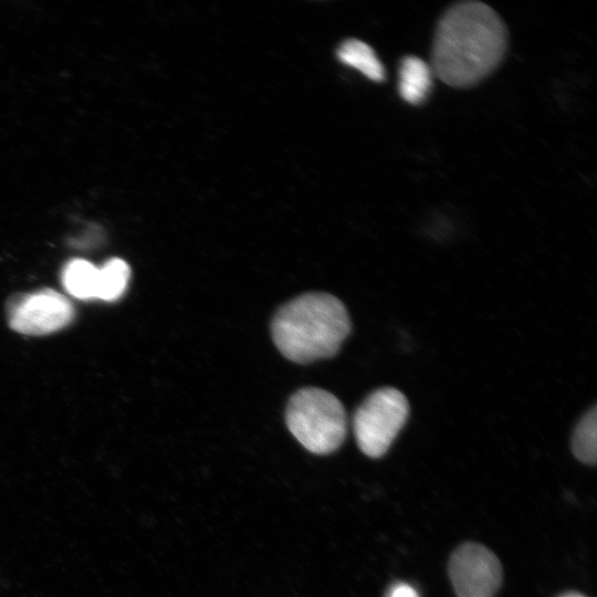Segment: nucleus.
<instances>
[{
	"instance_id": "obj_1",
	"label": "nucleus",
	"mask_w": 597,
	"mask_h": 597,
	"mask_svg": "<svg viewBox=\"0 0 597 597\" xmlns=\"http://www.w3.org/2000/svg\"><path fill=\"white\" fill-rule=\"evenodd\" d=\"M507 44L505 25L488 4L467 1L441 17L432 46L431 70L452 87H470L501 62Z\"/></svg>"
},
{
	"instance_id": "obj_2",
	"label": "nucleus",
	"mask_w": 597,
	"mask_h": 597,
	"mask_svg": "<svg viewBox=\"0 0 597 597\" xmlns=\"http://www.w3.org/2000/svg\"><path fill=\"white\" fill-rule=\"evenodd\" d=\"M272 338L287 359L306 364L334 356L350 332L345 305L327 293H307L274 315Z\"/></svg>"
},
{
	"instance_id": "obj_3",
	"label": "nucleus",
	"mask_w": 597,
	"mask_h": 597,
	"mask_svg": "<svg viewBox=\"0 0 597 597\" xmlns=\"http://www.w3.org/2000/svg\"><path fill=\"white\" fill-rule=\"evenodd\" d=\"M289 430L308 451L328 454L337 450L347 432L342 402L321 388H302L289 400L285 412Z\"/></svg>"
},
{
	"instance_id": "obj_4",
	"label": "nucleus",
	"mask_w": 597,
	"mask_h": 597,
	"mask_svg": "<svg viewBox=\"0 0 597 597\" xmlns=\"http://www.w3.org/2000/svg\"><path fill=\"white\" fill-rule=\"evenodd\" d=\"M409 415L405 395L386 387L371 392L357 408L353 428L359 449L369 458L383 457Z\"/></svg>"
},
{
	"instance_id": "obj_5",
	"label": "nucleus",
	"mask_w": 597,
	"mask_h": 597,
	"mask_svg": "<svg viewBox=\"0 0 597 597\" xmlns=\"http://www.w3.org/2000/svg\"><path fill=\"white\" fill-rule=\"evenodd\" d=\"M448 573L458 597H492L503 578L498 556L484 545L472 542L460 545L451 554Z\"/></svg>"
},
{
	"instance_id": "obj_6",
	"label": "nucleus",
	"mask_w": 597,
	"mask_h": 597,
	"mask_svg": "<svg viewBox=\"0 0 597 597\" xmlns=\"http://www.w3.org/2000/svg\"><path fill=\"white\" fill-rule=\"evenodd\" d=\"M7 308L10 327L27 335L56 332L74 318L72 303L50 289L15 295Z\"/></svg>"
},
{
	"instance_id": "obj_7",
	"label": "nucleus",
	"mask_w": 597,
	"mask_h": 597,
	"mask_svg": "<svg viewBox=\"0 0 597 597\" xmlns=\"http://www.w3.org/2000/svg\"><path fill=\"white\" fill-rule=\"evenodd\" d=\"M432 86V70L417 56H406L399 67L398 91L409 104L422 103Z\"/></svg>"
},
{
	"instance_id": "obj_8",
	"label": "nucleus",
	"mask_w": 597,
	"mask_h": 597,
	"mask_svg": "<svg viewBox=\"0 0 597 597\" xmlns=\"http://www.w3.org/2000/svg\"><path fill=\"white\" fill-rule=\"evenodd\" d=\"M337 56L342 63L360 71L371 81L381 82L385 78V67L375 51L360 40L349 39L343 42L337 50Z\"/></svg>"
},
{
	"instance_id": "obj_9",
	"label": "nucleus",
	"mask_w": 597,
	"mask_h": 597,
	"mask_svg": "<svg viewBox=\"0 0 597 597\" xmlns=\"http://www.w3.org/2000/svg\"><path fill=\"white\" fill-rule=\"evenodd\" d=\"M98 269L83 259L70 261L62 272L65 290L77 298L96 297Z\"/></svg>"
},
{
	"instance_id": "obj_10",
	"label": "nucleus",
	"mask_w": 597,
	"mask_h": 597,
	"mask_svg": "<svg viewBox=\"0 0 597 597\" xmlns=\"http://www.w3.org/2000/svg\"><path fill=\"white\" fill-rule=\"evenodd\" d=\"M129 277L130 269L124 260H108L98 269L96 297L105 301L119 298L127 289Z\"/></svg>"
},
{
	"instance_id": "obj_11",
	"label": "nucleus",
	"mask_w": 597,
	"mask_h": 597,
	"mask_svg": "<svg viewBox=\"0 0 597 597\" xmlns=\"http://www.w3.org/2000/svg\"><path fill=\"white\" fill-rule=\"evenodd\" d=\"M574 455L583 463L594 465L597 460V408L593 407L577 423L572 437Z\"/></svg>"
},
{
	"instance_id": "obj_12",
	"label": "nucleus",
	"mask_w": 597,
	"mask_h": 597,
	"mask_svg": "<svg viewBox=\"0 0 597 597\" xmlns=\"http://www.w3.org/2000/svg\"><path fill=\"white\" fill-rule=\"evenodd\" d=\"M386 597H420L416 588L407 583L394 584Z\"/></svg>"
},
{
	"instance_id": "obj_13",
	"label": "nucleus",
	"mask_w": 597,
	"mask_h": 597,
	"mask_svg": "<svg viewBox=\"0 0 597 597\" xmlns=\"http://www.w3.org/2000/svg\"><path fill=\"white\" fill-rule=\"evenodd\" d=\"M559 597H585L584 595L579 594V593H566V594H563L561 595Z\"/></svg>"
}]
</instances>
